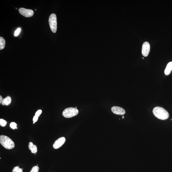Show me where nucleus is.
Returning a JSON list of instances; mask_svg holds the SVG:
<instances>
[{
  "instance_id": "nucleus-1",
  "label": "nucleus",
  "mask_w": 172,
  "mask_h": 172,
  "mask_svg": "<svg viewBox=\"0 0 172 172\" xmlns=\"http://www.w3.org/2000/svg\"><path fill=\"white\" fill-rule=\"evenodd\" d=\"M154 115L157 118L161 120H165L168 118L169 114L166 110L161 107H155L153 109Z\"/></svg>"
},
{
  "instance_id": "nucleus-2",
  "label": "nucleus",
  "mask_w": 172,
  "mask_h": 172,
  "mask_svg": "<svg viewBox=\"0 0 172 172\" xmlns=\"http://www.w3.org/2000/svg\"><path fill=\"white\" fill-rule=\"evenodd\" d=\"M0 143L6 149H12L15 147V144L13 141L9 137L6 135L0 136Z\"/></svg>"
},
{
  "instance_id": "nucleus-3",
  "label": "nucleus",
  "mask_w": 172,
  "mask_h": 172,
  "mask_svg": "<svg viewBox=\"0 0 172 172\" xmlns=\"http://www.w3.org/2000/svg\"><path fill=\"white\" fill-rule=\"evenodd\" d=\"M78 111L76 108H66L62 112V115L66 118H70L77 115Z\"/></svg>"
},
{
  "instance_id": "nucleus-4",
  "label": "nucleus",
  "mask_w": 172,
  "mask_h": 172,
  "mask_svg": "<svg viewBox=\"0 0 172 172\" xmlns=\"http://www.w3.org/2000/svg\"><path fill=\"white\" fill-rule=\"evenodd\" d=\"M49 21L51 30L53 33H56L57 29V18L56 14H51L49 16Z\"/></svg>"
},
{
  "instance_id": "nucleus-5",
  "label": "nucleus",
  "mask_w": 172,
  "mask_h": 172,
  "mask_svg": "<svg viewBox=\"0 0 172 172\" xmlns=\"http://www.w3.org/2000/svg\"><path fill=\"white\" fill-rule=\"evenodd\" d=\"M19 11L21 15L26 17H32L34 15V11L31 9L21 8L19 9Z\"/></svg>"
},
{
  "instance_id": "nucleus-6",
  "label": "nucleus",
  "mask_w": 172,
  "mask_h": 172,
  "mask_svg": "<svg viewBox=\"0 0 172 172\" xmlns=\"http://www.w3.org/2000/svg\"><path fill=\"white\" fill-rule=\"evenodd\" d=\"M150 46L148 42H145L143 43L142 46V54L144 57L148 56L150 51Z\"/></svg>"
},
{
  "instance_id": "nucleus-7",
  "label": "nucleus",
  "mask_w": 172,
  "mask_h": 172,
  "mask_svg": "<svg viewBox=\"0 0 172 172\" xmlns=\"http://www.w3.org/2000/svg\"><path fill=\"white\" fill-rule=\"evenodd\" d=\"M65 138L64 137H61L56 140L53 145V147L55 149H58L63 145L65 142Z\"/></svg>"
},
{
  "instance_id": "nucleus-8",
  "label": "nucleus",
  "mask_w": 172,
  "mask_h": 172,
  "mask_svg": "<svg viewBox=\"0 0 172 172\" xmlns=\"http://www.w3.org/2000/svg\"><path fill=\"white\" fill-rule=\"evenodd\" d=\"M111 110L114 114L116 115H124L125 113V111L124 109L118 107H113L111 108Z\"/></svg>"
},
{
  "instance_id": "nucleus-9",
  "label": "nucleus",
  "mask_w": 172,
  "mask_h": 172,
  "mask_svg": "<svg viewBox=\"0 0 172 172\" xmlns=\"http://www.w3.org/2000/svg\"><path fill=\"white\" fill-rule=\"evenodd\" d=\"M29 149L31 150L32 153L36 154L37 152V147L35 145H34L33 142H29Z\"/></svg>"
},
{
  "instance_id": "nucleus-10",
  "label": "nucleus",
  "mask_w": 172,
  "mask_h": 172,
  "mask_svg": "<svg viewBox=\"0 0 172 172\" xmlns=\"http://www.w3.org/2000/svg\"><path fill=\"white\" fill-rule=\"evenodd\" d=\"M12 99L10 96H8L4 99L2 102L3 105L9 106L11 103Z\"/></svg>"
},
{
  "instance_id": "nucleus-11",
  "label": "nucleus",
  "mask_w": 172,
  "mask_h": 172,
  "mask_svg": "<svg viewBox=\"0 0 172 172\" xmlns=\"http://www.w3.org/2000/svg\"><path fill=\"white\" fill-rule=\"evenodd\" d=\"M172 70V62H169L167 64L164 71L165 74L166 75H169Z\"/></svg>"
},
{
  "instance_id": "nucleus-12",
  "label": "nucleus",
  "mask_w": 172,
  "mask_h": 172,
  "mask_svg": "<svg viewBox=\"0 0 172 172\" xmlns=\"http://www.w3.org/2000/svg\"><path fill=\"white\" fill-rule=\"evenodd\" d=\"M6 42L5 40L3 38L0 37V50H2L5 47Z\"/></svg>"
},
{
  "instance_id": "nucleus-13",
  "label": "nucleus",
  "mask_w": 172,
  "mask_h": 172,
  "mask_svg": "<svg viewBox=\"0 0 172 172\" xmlns=\"http://www.w3.org/2000/svg\"><path fill=\"white\" fill-rule=\"evenodd\" d=\"M12 172H23V170L20 168L19 166H18L14 167Z\"/></svg>"
},
{
  "instance_id": "nucleus-14",
  "label": "nucleus",
  "mask_w": 172,
  "mask_h": 172,
  "mask_svg": "<svg viewBox=\"0 0 172 172\" xmlns=\"http://www.w3.org/2000/svg\"><path fill=\"white\" fill-rule=\"evenodd\" d=\"M7 124V122L5 120L3 119H0V125L2 127H4L6 126Z\"/></svg>"
},
{
  "instance_id": "nucleus-15",
  "label": "nucleus",
  "mask_w": 172,
  "mask_h": 172,
  "mask_svg": "<svg viewBox=\"0 0 172 172\" xmlns=\"http://www.w3.org/2000/svg\"><path fill=\"white\" fill-rule=\"evenodd\" d=\"M39 168L37 166H34L33 167L30 172H38Z\"/></svg>"
},
{
  "instance_id": "nucleus-16",
  "label": "nucleus",
  "mask_w": 172,
  "mask_h": 172,
  "mask_svg": "<svg viewBox=\"0 0 172 172\" xmlns=\"http://www.w3.org/2000/svg\"><path fill=\"white\" fill-rule=\"evenodd\" d=\"M17 125L15 122H12L10 123V126L11 128L13 129H16L17 128Z\"/></svg>"
},
{
  "instance_id": "nucleus-17",
  "label": "nucleus",
  "mask_w": 172,
  "mask_h": 172,
  "mask_svg": "<svg viewBox=\"0 0 172 172\" xmlns=\"http://www.w3.org/2000/svg\"><path fill=\"white\" fill-rule=\"evenodd\" d=\"M21 31V29L20 28H18L15 31L14 34V36H18L19 34L20 33Z\"/></svg>"
},
{
  "instance_id": "nucleus-18",
  "label": "nucleus",
  "mask_w": 172,
  "mask_h": 172,
  "mask_svg": "<svg viewBox=\"0 0 172 172\" xmlns=\"http://www.w3.org/2000/svg\"><path fill=\"white\" fill-rule=\"evenodd\" d=\"M42 112V110H39L36 112V114H35V115H36L37 116H39L41 115Z\"/></svg>"
},
{
  "instance_id": "nucleus-19",
  "label": "nucleus",
  "mask_w": 172,
  "mask_h": 172,
  "mask_svg": "<svg viewBox=\"0 0 172 172\" xmlns=\"http://www.w3.org/2000/svg\"><path fill=\"white\" fill-rule=\"evenodd\" d=\"M38 116H36V115H35V116L33 118V121L34 122H37L38 120Z\"/></svg>"
},
{
  "instance_id": "nucleus-20",
  "label": "nucleus",
  "mask_w": 172,
  "mask_h": 172,
  "mask_svg": "<svg viewBox=\"0 0 172 172\" xmlns=\"http://www.w3.org/2000/svg\"><path fill=\"white\" fill-rule=\"evenodd\" d=\"M3 99L2 98V97L1 96H0V103L1 104L2 103Z\"/></svg>"
},
{
  "instance_id": "nucleus-21",
  "label": "nucleus",
  "mask_w": 172,
  "mask_h": 172,
  "mask_svg": "<svg viewBox=\"0 0 172 172\" xmlns=\"http://www.w3.org/2000/svg\"><path fill=\"white\" fill-rule=\"evenodd\" d=\"M124 118V117L123 116L122 117V118L123 119Z\"/></svg>"
},
{
  "instance_id": "nucleus-22",
  "label": "nucleus",
  "mask_w": 172,
  "mask_h": 172,
  "mask_svg": "<svg viewBox=\"0 0 172 172\" xmlns=\"http://www.w3.org/2000/svg\"><path fill=\"white\" fill-rule=\"evenodd\" d=\"M33 123L35 124V122H33Z\"/></svg>"
}]
</instances>
